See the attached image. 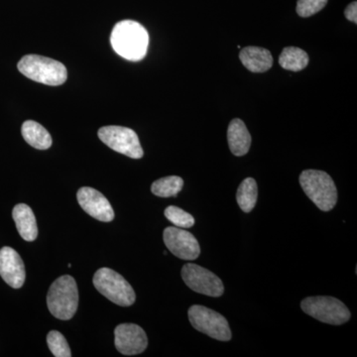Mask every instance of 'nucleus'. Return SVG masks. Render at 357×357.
<instances>
[{
	"label": "nucleus",
	"instance_id": "1",
	"mask_svg": "<svg viewBox=\"0 0 357 357\" xmlns=\"http://www.w3.org/2000/svg\"><path fill=\"white\" fill-rule=\"evenodd\" d=\"M110 42L121 57L136 62L146 56L149 35L140 23L123 20L114 26Z\"/></svg>",
	"mask_w": 357,
	"mask_h": 357
},
{
	"label": "nucleus",
	"instance_id": "2",
	"mask_svg": "<svg viewBox=\"0 0 357 357\" xmlns=\"http://www.w3.org/2000/svg\"><path fill=\"white\" fill-rule=\"evenodd\" d=\"M300 184L307 198L319 210L330 211L337 203V190L332 177L319 170H305L300 175Z\"/></svg>",
	"mask_w": 357,
	"mask_h": 357
},
{
	"label": "nucleus",
	"instance_id": "3",
	"mask_svg": "<svg viewBox=\"0 0 357 357\" xmlns=\"http://www.w3.org/2000/svg\"><path fill=\"white\" fill-rule=\"evenodd\" d=\"M21 74L37 83L61 86L67 81V69L62 63L39 55H26L17 65Z\"/></svg>",
	"mask_w": 357,
	"mask_h": 357
},
{
	"label": "nucleus",
	"instance_id": "4",
	"mask_svg": "<svg viewBox=\"0 0 357 357\" xmlns=\"http://www.w3.org/2000/svg\"><path fill=\"white\" fill-rule=\"evenodd\" d=\"M47 305L55 318L69 321L75 316L79 306V291L72 276L64 275L52 284Z\"/></svg>",
	"mask_w": 357,
	"mask_h": 357
},
{
	"label": "nucleus",
	"instance_id": "5",
	"mask_svg": "<svg viewBox=\"0 0 357 357\" xmlns=\"http://www.w3.org/2000/svg\"><path fill=\"white\" fill-rule=\"evenodd\" d=\"M96 290L114 304L129 307L135 302L133 288L121 274L109 268H100L93 276Z\"/></svg>",
	"mask_w": 357,
	"mask_h": 357
},
{
	"label": "nucleus",
	"instance_id": "6",
	"mask_svg": "<svg viewBox=\"0 0 357 357\" xmlns=\"http://www.w3.org/2000/svg\"><path fill=\"white\" fill-rule=\"evenodd\" d=\"M301 307L309 316L328 325H344L351 317L344 303L333 297L318 296L306 298L302 301Z\"/></svg>",
	"mask_w": 357,
	"mask_h": 357
},
{
	"label": "nucleus",
	"instance_id": "7",
	"mask_svg": "<svg viewBox=\"0 0 357 357\" xmlns=\"http://www.w3.org/2000/svg\"><path fill=\"white\" fill-rule=\"evenodd\" d=\"M188 314L195 330L220 342H229L231 340L229 321L218 312L208 307L194 305L190 307Z\"/></svg>",
	"mask_w": 357,
	"mask_h": 357
},
{
	"label": "nucleus",
	"instance_id": "8",
	"mask_svg": "<svg viewBox=\"0 0 357 357\" xmlns=\"http://www.w3.org/2000/svg\"><path fill=\"white\" fill-rule=\"evenodd\" d=\"M98 134L105 145L129 158L140 159L144 155L139 138L132 129L122 126H105L98 130Z\"/></svg>",
	"mask_w": 357,
	"mask_h": 357
},
{
	"label": "nucleus",
	"instance_id": "9",
	"mask_svg": "<svg viewBox=\"0 0 357 357\" xmlns=\"http://www.w3.org/2000/svg\"><path fill=\"white\" fill-rule=\"evenodd\" d=\"M182 278L188 287L203 295L215 298L220 297L225 292L222 282L217 275L197 264L184 265Z\"/></svg>",
	"mask_w": 357,
	"mask_h": 357
},
{
	"label": "nucleus",
	"instance_id": "10",
	"mask_svg": "<svg viewBox=\"0 0 357 357\" xmlns=\"http://www.w3.org/2000/svg\"><path fill=\"white\" fill-rule=\"evenodd\" d=\"M165 245L174 255L183 260H196L201 255V248L191 232L180 227H167L163 232Z\"/></svg>",
	"mask_w": 357,
	"mask_h": 357
},
{
	"label": "nucleus",
	"instance_id": "11",
	"mask_svg": "<svg viewBox=\"0 0 357 357\" xmlns=\"http://www.w3.org/2000/svg\"><path fill=\"white\" fill-rule=\"evenodd\" d=\"M114 344L123 356H136L147 349V335L139 326L121 324L115 328Z\"/></svg>",
	"mask_w": 357,
	"mask_h": 357
},
{
	"label": "nucleus",
	"instance_id": "12",
	"mask_svg": "<svg viewBox=\"0 0 357 357\" xmlns=\"http://www.w3.org/2000/svg\"><path fill=\"white\" fill-rule=\"evenodd\" d=\"M77 199L82 208L91 217L103 222L114 220V208L102 192L93 188L84 187L77 192Z\"/></svg>",
	"mask_w": 357,
	"mask_h": 357
},
{
	"label": "nucleus",
	"instance_id": "13",
	"mask_svg": "<svg viewBox=\"0 0 357 357\" xmlns=\"http://www.w3.org/2000/svg\"><path fill=\"white\" fill-rule=\"evenodd\" d=\"M0 276L14 289L22 287L25 282L24 262L20 255L8 246L0 249Z\"/></svg>",
	"mask_w": 357,
	"mask_h": 357
},
{
	"label": "nucleus",
	"instance_id": "14",
	"mask_svg": "<svg viewBox=\"0 0 357 357\" xmlns=\"http://www.w3.org/2000/svg\"><path fill=\"white\" fill-rule=\"evenodd\" d=\"M244 67L252 73H265L273 66V57L267 49L260 47H245L239 53Z\"/></svg>",
	"mask_w": 357,
	"mask_h": 357
},
{
	"label": "nucleus",
	"instance_id": "15",
	"mask_svg": "<svg viewBox=\"0 0 357 357\" xmlns=\"http://www.w3.org/2000/svg\"><path fill=\"white\" fill-rule=\"evenodd\" d=\"M227 141L232 154L244 156L248 153L251 146V135L241 119H236L230 121L227 129Z\"/></svg>",
	"mask_w": 357,
	"mask_h": 357
},
{
	"label": "nucleus",
	"instance_id": "16",
	"mask_svg": "<svg viewBox=\"0 0 357 357\" xmlns=\"http://www.w3.org/2000/svg\"><path fill=\"white\" fill-rule=\"evenodd\" d=\"M13 217L20 236L29 243L34 241L38 236V227L31 208L25 204H17L14 206Z\"/></svg>",
	"mask_w": 357,
	"mask_h": 357
},
{
	"label": "nucleus",
	"instance_id": "17",
	"mask_svg": "<svg viewBox=\"0 0 357 357\" xmlns=\"http://www.w3.org/2000/svg\"><path fill=\"white\" fill-rule=\"evenodd\" d=\"M23 138L30 146L39 150H47L52 146V137L47 129L34 121H27L23 123Z\"/></svg>",
	"mask_w": 357,
	"mask_h": 357
},
{
	"label": "nucleus",
	"instance_id": "18",
	"mask_svg": "<svg viewBox=\"0 0 357 357\" xmlns=\"http://www.w3.org/2000/svg\"><path fill=\"white\" fill-rule=\"evenodd\" d=\"M279 64L283 69L299 72L309 64V56L306 52L297 47H287L282 51Z\"/></svg>",
	"mask_w": 357,
	"mask_h": 357
},
{
	"label": "nucleus",
	"instance_id": "19",
	"mask_svg": "<svg viewBox=\"0 0 357 357\" xmlns=\"http://www.w3.org/2000/svg\"><path fill=\"white\" fill-rule=\"evenodd\" d=\"M258 198L257 183L253 178H246L239 185L236 192L237 204L244 213H250L255 208Z\"/></svg>",
	"mask_w": 357,
	"mask_h": 357
},
{
	"label": "nucleus",
	"instance_id": "20",
	"mask_svg": "<svg viewBox=\"0 0 357 357\" xmlns=\"http://www.w3.org/2000/svg\"><path fill=\"white\" fill-rule=\"evenodd\" d=\"M184 187V181L178 176H169V177L161 178L155 181L151 185V192L155 196L161 198H169L176 197L182 191Z\"/></svg>",
	"mask_w": 357,
	"mask_h": 357
},
{
	"label": "nucleus",
	"instance_id": "21",
	"mask_svg": "<svg viewBox=\"0 0 357 357\" xmlns=\"http://www.w3.org/2000/svg\"><path fill=\"white\" fill-rule=\"evenodd\" d=\"M47 344H48L49 349L52 354L56 357H70L72 352H70L69 344L64 335L57 331H52L47 335Z\"/></svg>",
	"mask_w": 357,
	"mask_h": 357
},
{
	"label": "nucleus",
	"instance_id": "22",
	"mask_svg": "<svg viewBox=\"0 0 357 357\" xmlns=\"http://www.w3.org/2000/svg\"><path fill=\"white\" fill-rule=\"evenodd\" d=\"M164 213L169 222H172L174 225L180 229H190L195 225L194 217L178 206H168Z\"/></svg>",
	"mask_w": 357,
	"mask_h": 357
},
{
	"label": "nucleus",
	"instance_id": "23",
	"mask_svg": "<svg viewBox=\"0 0 357 357\" xmlns=\"http://www.w3.org/2000/svg\"><path fill=\"white\" fill-rule=\"evenodd\" d=\"M328 3V0H298V15L301 17H310L314 14L319 13Z\"/></svg>",
	"mask_w": 357,
	"mask_h": 357
},
{
	"label": "nucleus",
	"instance_id": "24",
	"mask_svg": "<svg viewBox=\"0 0 357 357\" xmlns=\"http://www.w3.org/2000/svg\"><path fill=\"white\" fill-rule=\"evenodd\" d=\"M345 18L347 20L351 21L354 24L357 23V2L354 1L347 6L344 10Z\"/></svg>",
	"mask_w": 357,
	"mask_h": 357
}]
</instances>
